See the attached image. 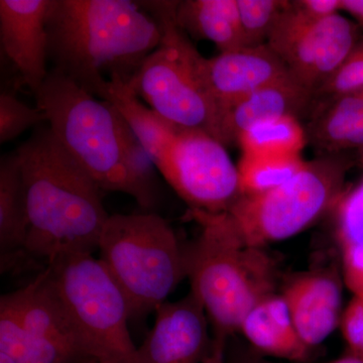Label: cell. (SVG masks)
Segmentation results:
<instances>
[{
	"label": "cell",
	"mask_w": 363,
	"mask_h": 363,
	"mask_svg": "<svg viewBox=\"0 0 363 363\" xmlns=\"http://www.w3.org/2000/svg\"><path fill=\"white\" fill-rule=\"evenodd\" d=\"M33 96L57 140L102 191L130 196L152 212L160 194L154 164L113 104L52 70Z\"/></svg>",
	"instance_id": "cell-1"
},
{
	"label": "cell",
	"mask_w": 363,
	"mask_h": 363,
	"mask_svg": "<svg viewBox=\"0 0 363 363\" xmlns=\"http://www.w3.org/2000/svg\"><path fill=\"white\" fill-rule=\"evenodd\" d=\"M16 152L30 222L28 257L48 267L69 255L96 252L111 216L96 182L48 125L39 126Z\"/></svg>",
	"instance_id": "cell-2"
},
{
	"label": "cell",
	"mask_w": 363,
	"mask_h": 363,
	"mask_svg": "<svg viewBox=\"0 0 363 363\" xmlns=\"http://www.w3.org/2000/svg\"><path fill=\"white\" fill-rule=\"evenodd\" d=\"M52 71L101 98L111 78L130 82L159 47V23L130 0H51L47 18Z\"/></svg>",
	"instance_id": "cell-3"
},
{
	"label": "cell",
	"mask_w": 363,
	"mask_h": 363,
	"mask_svg": "<svg viewBox=\"0 0 363 363\" xmlns=\"http://www.w3.org/2000/svg\"><path fill=\"white\" fill-rule=\"evenodd\" d=\"M190 215L201 227L183 245L190 292L204 307L212 334L229 338L257 303L276 293V264L264 248L245 243L227 212Z\"/></svg>",
	"instance_id": "cell-4"
},
{
	"label": "cell",
	"mask_w": 363,
	"mask_h": 363,
	"mask_svg": "<svg viewBox=\"0 0 363 363\" xmlns=\"http://www.w3.org/2000/svg\"><path fill=\"white\" fill-rule=\"evenodd\" d=\"M113 104L190 211L222 213L240 197L238 166L213 136L169 123L130 90L119 92Z\"/></svg>",
	"instance_id": "cell-5"
},
{
	"label": "cell",
	"mask_w": 363,
	"mask_h": 363,
	"mask_svg": "<svg viewBox=\"0 0 363 363\" xmlns=\"http://www.w3.org/2000/svg\"><path fill=\"white\" fill-rule=\"evenodd\" d=\"M138 2L159 23L162 40L131 77L128 87L169 123L205 131L220 142V107L208 89L204 57L176 23L177 1Z\"/></svg>",
	"instance_id": "cell-6"
},
{
	"label": "cell",
	"mask_w": 363,
	"mask_h": 363,
	"mask_svg": "<svg viewBox=\"0 0 363 363\" xmlns=\"http://www.w3.org/2000/svg\"><path fill=\"white\" fill-rule=\"evenodd\" d=\"M98 250L128 298L131 319L155 313L187 278L183 245L154 212L111 215Z\"/></svg>",
	"instance_id": "cell-7"
},
{
	"label": "cell",
	"mask_w": 363,
	"mask_h": 363,
	"mask_svg": "<svg viewBox=\"0 0 363 363\" xmlns=\"http://www.w3.org/2000/svg\"><path fill=\"white\" fill-rule=\"evenodd\" d=\"M352 161L342 154L322 155L279 187L242 196L227 210L236 230L252 247L266 248L302 233L337 206L345 193Z\"/></svg>",
	"instance_id": "cell-8"
},
{
	"label": "cell",
	"mask_w": 363,
	"mask_h": 363,
	"mask_svg": "<svg viewBox=\"0 0 363 363\" xmlns=\"http://www.w3.org/2000/svg\"><path fill=\"white\" fill-rule=\"evenodd\" d=\"M45 269L91 359L136 360L130 304L99 257L69 255Z\"/></svg>",
	"instance_id": "cell-9"
},
{
	"label": "cell",
	"mask_w": 363,
	"mask_h": 363,
	"mask_svg": "<svg viewBox=\"0 0 363 363\" xmlns=\"http://www.w3.org/2000/svg\"><path fill=\"white\" fill-rule=\"evenodd\" d=\"M359 28L341 13L321 21L306 18L288 2L267 40L294 80L316 95L360 40Z\"/></svg>",
	"instance_id": "cell-10"
},
{
	"label": "cell",
	"mask_w": 363,
	"mask_h": 363,
	"mask_svg": "<svg viewBox=\"0 0 363 363\" xmlns=\"http://www.w3.org/2000/svg\"><path fill=\"white\" fill-rule=\"evenodd\" d=\"M155 322L136 351V363H202L212 335L204 307L192 292L155 311Z\"/></svg>",
	"instance_id": "cell-11"
},
{
	"label": "cell",
	"mask_w": 363,
	"mask_h": 363,
	"mask_svg": "<svg viewBox=\"0 0 363 363\" xmlns=\"http://www.w3.org/2000/svg\"><path fill=\"white\" fill-rule=\"evenodd\" d=\"M51 0H0V44L35 92L49 75L47 18Z\"/></svg>",
	"instance_id": "cell-12"
},
{
	"label": "cell",
	"mask_w": 363,
	"mask_h": 363,
	"mask_svg": "<svg viewBox=\"0 0 363 363\" xmlns=\"http://www.w3.org/2000/svg\"><path fill=\"white\" fill-rule=\"evenodd\" d=\"M203 73L208 89L220 107L221 116L227 106L241 98L292 78L285 63L267 45L243 47L205 58Z\"/></svg>",
	"instance_id": "cell-13"
},
{
	"label": "cell",
	"mask_w": 363,
	"mask_h": 363,
	"mask_svg": "<svg viewBox=\"0 0 363 363\" xmlns=\"http://www.w3.org/2000/svg\"><path fill=\"white\" fill-rule=\"evenodd\" d=\"M291 317L303 342L314 350L340 326L342 284L334 272H308L297 274L284 285Z\"/></svg>",
	"instance_id": "cell-14"
},
{
	"label": "cell",
	"mask_w": 363,
	"mask_h": 363,
	"mask_svg": "<svg viewBox=\"0 0 363 363\" xmlns=\"http://www.w3.org/2000/svg\"><path fill=\"white\" fill-rule=\"evenodd\" d=\"M315 107V95L293 78L250 93L227 106L222 114V145H238L243 131L255 124L281 116H301Z\"/></svg>",
	"instance_id": "cell-15"
},
{
	"label": "cell",
	"mask_w": 363,
	"mask_h": 363,
	"mask_svg": "<svg viewBox=\"0 0 363 363\" xmlns=\"http://www.w3.org/2000/svg\"><path fill=\"white\" fill-rule=\"evenodd\" d=\"M28 331L91 359L48 279L45 269L28 285L1 296Z\"/></svg>",
	"instance_id": "cell-16"
},
{
	"label": "cell",
	"mask_w": 363,
	"mask_h": 363,
	"mask_svg": "<svg viewBox=\"0 0 363 363\" xmlns=\"http://www.w3.org/2000/svg\"><path fill=\"white\" fill-rule=\"evenodd\" d=\"M238 334L264 357L295 363L311 359L313 350L298 335L281 293L257 303L243 318Z\"/></svg>",
	"instance_id": "cell-17"
},
{
	"label": "cell",
	"mask_w": 363,
	"mask_h": 363,
	"mask_svg": "<svg viewBox=\"0 0 363 363\" xmlns=\"http://www.w3.org/2000/svg\"><path fill=\"white\" fill-rule=\"evenodd\" d=\"M30 222L20 157L13 152L0 161V262L1 272L16 266L26 253Z\"/></svg>",
	"instance_id": "cell-18"
},
{
	"label": "cell",
	"mask_w": 363,
	"mask_h": 363,
	"mask_svg": "<svg viewBox=\"0 0 363 363\" xmlns=\"http://www.w3.org/2000/svg\"><path fill=\"white\" fill-rule=\"evenodd\" d=\"M316 104L308 128V142L323 155L342 154L363 147V101L357 92L345 93Z\"/></svg>",
	"instance_id": "cell-19"
},
{
	"label": "cell",
	"mask_w": 363,
	"mask_h": 363,
	"mask_svg": "<svg viewBox=\"0 0 363 363\" xmlns=\"http://www.w3.org/2000/svg\"><path fill=\"white\" fill-rule=\"evenodd\" d=\"M175 21L189 38L209 40L220 52L247 47L236 0L177 1Z\"/></svg>",
	"instance_id": "cell-20"
},
{
	"label": "cell",
	"mask_w": 363,
	"mask_h": 363,
	"mask_svg": "<svg viewBox=\"0 0 363 363\" xmlns=\"http://www.w3.org/2000/svg\"><path fill=\"white\" fill-rule=\"evenodd\" d=\"M0 351L18 363L85 362L68 348L28 331L13 310L2 302H0Z\"/></svg>",
	"instance_id": "cell-21"
},
{
	"label": "cell",
	"mask_w": 363,
	"mask_h": 363,
	"mask_svg": "<svg viewBox=\"0 0 363 363\" xmlns=\"http://www.w3.org/2000/svg\"><path fill=\"white\" fill-rule=\"evenodd\" d=\"M308 142L307 130L300 119L281 116L255 124L238 138L242 154L301 155Z\"/></svg>",
	"instance_id": "cell-22"
},
{
	"label": "cell",
	"mask_w": 363,
	"mask_h": 363,
	"mask_svg": "<svg viewBox=\"0 0 363 363\" xmlns=\"http://www.w3.org/2000/svg\"><path fill=\"white\" fill-rule=\"evenodd\" d=\"M301 155L242 154L238 164L240 196L262 194L290 181L304 168Z\"/></svg>",
	"instance_id": "cell-23"
},
{
	"label": "cell",
	"mask_w": 363,
	"mask_h": 363,
	"mask_svg": "<svg viewBox=\"0 0 363 363\" xmlns=\"http://www.w3.org/2000/svg\"><path fill=\"white\" fill-rule=\"evenodd\" d=\"M247 47L267 45L269 35L285 11L286 0H236Z\"/></svg>",
	"instance_id": "cell-24"
},
{
	"label": "cell",
	"mask_w": 363,
	"mask_h": 363,
	"mask_svg": "<svg viewBox=\"0 0 363 363\" xmlns=\"http://www.w3.org/2000/svg\"><path fill=\"white\" fill-rule=\"evenodd\" d=\"M45 123L44 113L38 107L28 106L11 92L0 94V143H6L33 126Z\"/></svg>",
	"instance_id": "cell-25"
},
{
	"label": "cell",
	"mask_w": 363,
	"mask_h": 363,
	"mask_svg": "<svg viewBox=\"0 0 363 363\" xmlns=\"http://www.w3.org/2000/svg\"><path fill=\"white\" fill-rule=\"evenodd\" d=\"M363 89V38H360L340 68L315 95V102Z\"/></svg>",
	"instance_id": "cell-26"
},
{
	"label": "cell",
	"mask_w": 363,
	"mask_h": 363,
	"mask_svg": "<svg viewBox=\"0 0 363 363\" xmlns=\"http://www.w3.org/2000/svg\"><path fill=\"white\" fill-rule=\"evenodd\" d=\"M336 207L340 245L363 243V180L344 193Z\"/></svg>",
	"instance_id": "cell-27"
},
{
	"label": "cell",
	"mask_w": 363,
	"mask_h": 363,
	"mask_svg": "<svg viewBox=\"0 0 363 363\" xmlns=\"http://www.w3.org/2000/svg\"><path fill=\"white\" fill-rule=\"evenodd\" d=\"M340 329L347 352L363 358V297H353L341 317Z\"/></svg>",
	"instance_id": "cell-28"
},
{
	"label": "cell",
	"mask_w": 363,
	"mask_h": 363,
	"mask_svg": "<svg viewBox=\"0 0 363 363\" xmlns=\"http://www.w3.org/2000/svg\"><path fill=\"white\" fill-rule=\"evenodd\" d=\"M343 281L353 297H363V243L340 245Z\"/></svg>",
	"instance_id": "cell-29"
},
{
	"label": "cell",
	"mask_w": 363,
	"mask_h": 363,
	"mask_svg": "<svg viewBox=\"0 0 363 363\" xmlns=\"http://www.w3.org/2000/svg\"><path fill=\"white\" fill-rule=\"evenodd\" d=\"M225 363H295L274 359L260 354L245 341L238 338V334L230 336L227 340ZM311 363V362H308Z\"/></svg>",
	"instance_id": "cell-30"
},
{
	"label": "cell",
	"mask_w": 363,
	"mask_h": 363,
	"mask_svg": "<svg viewBox=\"0 0 363 363\" xmlns=\"http://www.w3.org/2000/svg\"><path fill=\"white\" fill-rule=\"evenodd\" d=\"M294 9L313 21H321L341 13L340 0H297L291 1Z\"/></svg>",
	"instance_id": "cell-31"
},
{
	"label": "cell",
	"mask_w": 363,
	"mask_h": 363,
	"mask_svg": "<svg viewBox=\"0 0 363 363\" xmlns=\"http://www.w3.org/2000/svg\"><path fill=\"white\" fill-rule=\"evenodd\" d=\"M227 340L225 336L212 334L211 345L202 363H225Z\"/></svg>",
	"instance_id": "cell-32"
},
{
	"label": "cell",
	"mask_w": 363,
	"mask_h": 363,
	"mask_svg": "<svg viewBox=\"0 0 363 363\" xmlns=\"http://www.w3.org/2000/svg\"><path fill=\"white\" fill-rule=\"evenodd\" d=\"M341 11L350 14L358 28H363V0H340Z\"/></svg>",
	"instance_id": "cell-33"
},
{
	"label": "cell",
	"mask_w": 363,
	"mask_h": 363,
	"mask_svg": "<svg viewBox=\"0 0 363 363\" xmlns=\"http://www.w3.org/2000/svg\"><path fill=\"white\" fill-rule=\"evenodd\" d=\"M327 363H363V358L354 357V355L346 352L342 357Z\"/></svg>",
	"instance_id": "cell-34"
},
{
	"label": "cell",
	"mask_w": 363,
	"mask_h": 363,
	"mask_svg": "<svg viewBox=\"0 0 363 363\" xmlns=\"http://www.w3.org/2000/svg\"><path fill=\"white\" fill-rule=\"evenodd\" d=\"M81 363H136V360H101L88 359Z\"/></svg>",
	"instance_id": "cell-35"
},
{
	"label": "cell",
	"mask_w": 363,
	"mask_h": 363,
	"mask_svg": "<svg viewBox=\"0 0 363 363\" xmlns=\"http://www.w3.org/2000/svg\"><path fill=\"white\" fill-rule=\"evenodd\" d=\"M0 363H18L13 359V357H9V355L6 354L4 352H1L0 351Z\"/></svg>",
	"instance_id": "cell-36"
},
{
	"label": "cell",
	"mask_w": 363,
	"mask_h": 363,
	"mask_svg": "<svg viewBox=\"0 0 363 363\" xmlns=\"http://www.w3.org/2000/svg\"><path fill=\"white\" fill-rule=\"evenodd\" d=\"M359 157H360V162H362V166L363 169V147L359 150Z\"/></svg>",
	"instance_id": "cell-37"
},
{
	"label": "cell",
	"mask_w": 363,
	"mask_h": 363,
	"mask_svg": "<svg viewBox=\"0 0 363 363\" xmlns=\"http://www.w3.org/2000/svg\"><path fill=\"white\" fill-rule=\"evenodd\" d=\"M353 92H357L358 95H359L360 98H362V100L363 101V89L353 91Z\"/></svg>",
	"instance_id": "cell-38"
}]
</instances>
